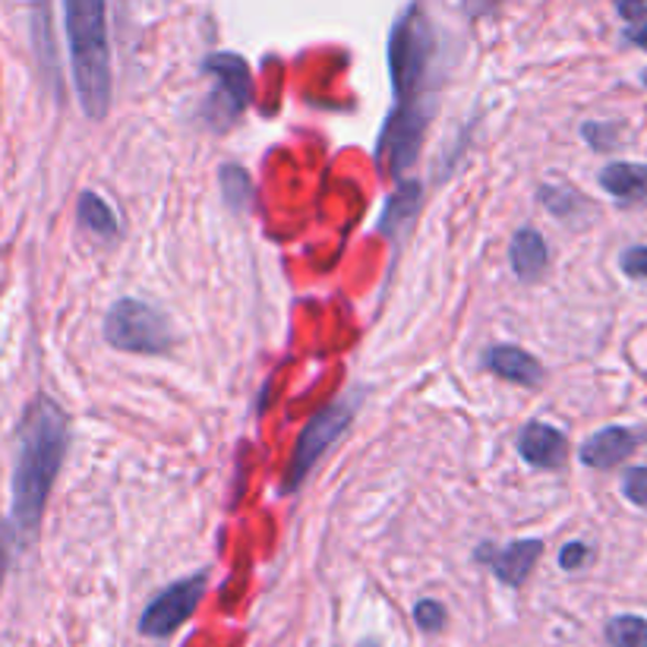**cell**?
Here are the masks:
<instances>
[{
	"label": "cell",
	"instance_id": "1",
	"mask_svg": "<svg viewBox=\"0 0 647 647\" xmlns=\"http://www.w3.org/2000/svg\"><path fill=\"white\" fill-rule=\"evenodd\" d=\"M64 456H67V414L51 398H39L25 414L20 430V456L13 471V522L20 530L39 528Z\"/></svg>",
	"mask_w": 647,
	"mask_h": 647
},
{
	"label": "cell",
	"instance_id": "2",
	"mask_svg": "<svg viewBox=\"0 0 647 647\" xmlns=\"http://www.w3.org/2000/svg\"><path fill=\"white\" fill-rule=\"evenodd\" d=\"M67 39L76 96L89 120H101L111 108V42L105 0H64Z\"/></svg>",
	"mask_w": 647,
	"mask_h": 647
},
{
	"label": "cell",
	"instance_id": "3",
	"mask_svg": "<svg viewBox=\"0 0 647 647\" xmlns=\"http://www.w3.org/2000/svg\"><path fill=\"white\" fill-rule=\"evenodd\" d=\"M105 338L130 354H165L171 348L168 319L143 300L123 297L105 316Z\"/></svg>",
	"mask_w": 647,
	"mask_h": 647
},
{
	"label": "cell",
	"instance_id": "4",
	"mask_svg": "<svg viewBox=\"0 0 647 647\" xmlns=\"http://www.w3.org/2000/svg\"><path fill=\"white\" fill-rule=\"evenodd\" d=\"M432 39L427 20L410 7L408 13L395 23L392 45H388V67H392V83L402 101H414L417 89L424 83L427 61H430Z\"/></svg>",
	"mask_w": 647,
	"mask_h": 647
},
{
	"label": "cell",
	"instance_id": "5",
	"mask_svg": "<svg viewBox=\"0 0 647 647\" xmlns=\"http://www.w3.org/2000/svg\"><path fill=\"white\" fill-rule=\"evenodd\" d=\"M351 417H354V405H348V402H336V405L322 408L312 417L310 424L304 427V432H300V439H297V449H294V456H290L288 474H285V483H282V493H294V490L307 480V474L312 471V464L322 458V452L336 442L341 432L348 430Z\"/></svg>",
	"mask_w": 647,
	"mask_h": 647
},
{
	"label": "cell",
	"instance_id": "6",
	"mask_svg": "<svg viewBox=\"0 0 647 647\" xmlns=\"http://www.w3.org/2000/svg\"><path fill=\"white\" fill-rule=\"evenodd\" d=\"M202 594H206V575L202 572L171 584L145 606L143 619H140V632L149 635V638H165L171 632H177L196 613Z\"/></svg>",
	"mask_w": 647,
	"mask_h": 647
},
{
	"label": "cell",
	"instance_id": "7",
	"mask_svg": "<svg viewBox=\"0 0 647 647\" xmlns=\"http://www.w3.org/2000/svg\"><path fill=\"white\" fill-rule=\"evenodd\" d=\"M427 130V120H424V111L417 108V101H398V111L388 118L383 130V140H380V165L385 171H405L417 158V145H420V136Z\"/></svg>",
	"mask_w": 647,
	"mask_h": 647
},
{
	"label": "cell",
	"instance_id": "8",
	"mask_svg": "<svg viewBox=\"0 0 647 647\" xmlns=\"http://www.w3.org/2000/svg\"><path fill=\"white\" fill-rule=\"evenodd\" d=\"M206 73L216 79V92H212L216 96L212 101L218 105L216 118H240L253 98V79H250L246 61L238 54H212V57H206Z\"/></svg>",
	"mask_w": 647,
	"mask_h": 647
},
{
	"label": "cell",
	"instance_id": "9",
	"mask_svg": "<svg viewBox=\"0 0 647 647\" xmlns=\"http://www.w3.org/2000/svg\"><path fill=\"white\" fill-rule=\"evenodd\" d=\"M518 452L534 468H559L569 456V442L556 427L534 420L518 432Z\"/></svg>",
	"mask_w": 647,
	"mask_h": 647
},
{
	"label": "cell",
	"instance_id": "10",
	"mask_svg": "<svg viewBox=\"0 0 647 647\" xmlns=\"http://www.w3.org/2000/svg\"><path fill=\"white\" fill-rule=\"evenodd\" d=\"M635 446H638V432L625 430V427H606L581 446V464L597 468V471L616 468L635 452Z\"/></svg>",
	"mask_w": 647,
	"mask_h": 647
},
{
	"label": "cell",
	"instance_id": "11",
	"mask_svg": "<svg viewBox=\"0 0 647 647\" xmlns=\"http://www.w3.org/2000/svg\"><path fill=\"white\" fill-rule=\"evenodd\" d=\"M600 187L623 206H641L647 202V165L613 162L600 171Z\"/></svg>",
	"mask_w": 647,
	"mask_h": 647
},
{
	"label": "cell",
	"instance_id": "12",
	"mask_svg": "<svg viewBox=\"0 0 647 647\" xmlns=\"http://www.w3.org/2000/svg\"><path fill=\"white\" fill-rule=\"evenodd\" d=\"M486 366H490V373H496L500 380H508V383H544V366L530 358L528 351H522V348H515V344H496V348H490Z\"/></svg>",
	"mask_w": 647,
	"mask_h": 647
},
{
	"label": "cell",
	"instance_id": "13",
	"mask_svg": "<svg viewBox=\"0 0 647 647\" xmlns=\"http://www.w3.org/2000/svg\"><path fill=\"white\" fill-rule=\"evenodd\" d=\"M540 552H544V544H540V540H515V544H508V547H503L500 552H493V556H490V566H493V572H496V578H500L503 584L518 588V584H525V578L534 572Z\"/></svg>",
	"mask_w": 647,
	"mask_h": 647
},
{
	"label": "cell",
	"instance_id": "14",
	"mask_svg": "<svg viewBox=\"0 0 647 647\" xmlns=\"http://www.w3.org/2000/svg\"><path fill=\"white\" fill-rule=\"evenodd\" d=\"M512 268L522 282H537L544 275V268L550 263V253H547V240L540 238L534 228H522L515 238H512Z\"/></svg>",
	"mask_w": 647,
	"mask_h": 647
},
{
	"label": "cell",
	"instance_id": "15",
	"mask_svg": "<svg viewBox=\"0 0 647 647\" xmlns=\"http://www.w3.org/2000/svg\"><path fill=\"white\" fill-rule=\"evenodd\" d=\"M79 221L96 234V238H118V218L108 209V202L96 193L79 196Z\"/></svg>",
	"mask_w": 647,
	"mask_h": 647
},
{
	"label": "cell",
	"instance_id": "16",
	"mask_svg": "<svg viewBox=\"0 0 647 647\" xmlns=\"http://www.w3.org/2000/svg\"><path fill=\"white\" fill-rule=\"evenodd\" d=\"M417 206H420V184L417 180H408V184H402L398 193L392 196V202H388V209H385L383 216V231H395L398 224H405L414 218L417 212Z\"/></svg>",
	"mask_w": 647,
	"mask_h": 647
},
{
	"label": "cell",
	"instance_id": "17",
	"mask_svg": "<svg viewBox=\"0 0 647 647\" xmlns=\"http://www.w3.org/2000/svg\"><path fill=\"white\" fill-rule=\"evenodd\" d=\"M606 638L613 647H647V619L641 616H616L606 625Z\"/></svg>",
	"mask_w": 647,
	"mask_h": 647
},
{
	"label": "cell",
	"instance_id": "18",
	"mask_svg": "<svg viewBox=\"0 0 647 647\" xmlns=\"http://www.w3.org/2000/svg\"><path fill=\"white\" fill-rule=\"evenodd\" d=\"M221 193L228 199L231 209H246L250 206V193H253V180L246 177V171L238 168V165H228L221 168Z\"/></svg>",
	"mask_w": 647,
	"mask_h": 647
},
{
	"label": "cell",
	"instance_id": "19",
	"mask_svg": "<svg viewBox=\"0 0 647 647\" xmlns=\"http://www.w3.org/2000/svg\"><path fill=\"white\" fill-rule=\"evenodd\" d=\"M414 619L417 625L424 628V632H442V625H446V606L442 603H436V600H420L417 603V610H414Z\"/></svg>",
	"mask_w": 647,
	"mask_h": 647
},
{
	"label": "cell",
	"instance_id": "20",
	"mask_svg": "<svg viewBox=\"0 0 647 647\" xmlns=\"http://www.w3.org/2000/svg\"><path fill=\"white\" fill-rule=\"evenodd\" d=\"M623 493L628 503L647 508V468H632L623 478Z\"/></svg>",
	"mask_w": 647,
	"mask_h": 647
},
{
	"label": "cell",
	"instance_id": "21",
	"mask_svg": "<svg viewBox=\"0 0 647 647\" xmlns=\"http://www.w3.org/2000/svg\"><path fill=\"white\" fill-rule=\"evenodd\" d=\"M619 265L628 278H647V246H628L619 256Z\"/></svg>",
	"mask_w": 647,
	"mask_h": 647
},
{
	"label": "cell",
	"instance_id": "22",
	"mask_svg": "<svg viewBox=\"0 0 647 647\" xmlns=\"http://www.w3.org/2000/svg\"><path fill=\"white\" fill-rule=\"evenodd\" d=\"M588 559H591V550H588L584 544H566L562 552H559V566H562L566 572H575V569H581Z\"/></svg>",
	"mask_w": 647,
	"mask_h": 647
},
{
	"label": "cell",
	"instance_id": "23",
	"mask_svg": "<svg viewBox=\"0 0 647 647\" xmlns=\"http://www.w3.org/2000/svg\"><path fill=\"white\" fill-rule=\"evenodd\" d=\"M584 140L594 145V149H610L613 140H616V130L606 127V123H588L584 127Z\"/></svg>",
	"mask_w": 647,
	"mask_h": 647
},
{
	"label": "cell",
	"instance_id": "24",
	"mask_svg": "<svg viewBox=\"0 0 647 647\" xmlns=\"http://www.w3.org/2000/svg\"><path fill=\"white\" fill-rule=\"evenodd\" d=\"M616 7H619L623 20H628V23L647 17V0H616Z\"/></svg>",
	"mask_w": 647,
	"mask_h": 647
},
{
	"label": "cell",
	"instance_id": "25",
	"mask_svg": "<svg viewBox=\"0 0 647 647\" xmlns=\"http://www.w3.org/2000/svg\"><path fill=\"white\" fill-rule=\"evenodd\" d=\"M625 39H628L632 45H641V48H647V17L635 20V23H628V32H625Z\"/></svg>",
	"mask_w": 647,
	"mask_h": 647
},
{
	"label": "cell",
	"instance_id": "26",
	"mask_svg": "<svg viewBox=\"0 0 647 647\" xmlns=\"http://www.w3.org/2000/svg\"><path fill=\"white\" fill-rule=\"evenodd\" d=\"M7 575V537H3V530H0V581Z\"/></svg>",
	"mask_w": 647,
	"mask_h": 647
}]
</instances>
